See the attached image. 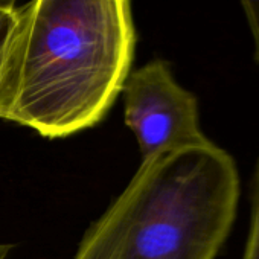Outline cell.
Returning <instances> with one entry per match:
<instances>
[{
	"label": "cell",
	"mask_w": 259,
	"mask_h": 259,
	"mask_svg": "<svg viewBox=\"0 0 259 259\" xmlns=\"http://www.w3.org/2000/svg\"><path fill=\"white\" fill-rule=\"evenodd\" d=\"M242 259H259V162L253 182V206L250 218V230L244 248Z\"/></svg>",
	"instance_id": "5b68a950"
},
{
	"label": "cell",
	"mask_w": 259,
	"mask_h": 259,
	"mask_svg": "<svg viewBox=\"0 0 259 259\" xmlns=\"http://www.w3.org/2000/svg\"><path fill=\"white\" fill-rule=\"evenodd\" d=\"M122 93L123 120L138 139L142 160L209 142L197 96L176 81L169 63L153 60L130 73Z\"/></svg>",
	"instance_id": "3957f363"
},
{
	"label": "cell",
	"mask_w": 259,
	"mask_h": 259,
	"mask_svg": "<svg viewBox=\"0 0 259 259\" xmlns=\"http://www.w3.org/2000/svg\"><path fill=\"white\" fill-rule=\"evenodd\" d=\"M253 40V58L259 64V0H239Z\"/></svg>",
	"instance_id": "8992f818"
},
{
	"label": "cell",
	"mask_w": 259,
	"mask_h": 259,
	"mask_svg": "<svg viewBox=\"0 0 259 259\" xmlns=\"http://www.w3.org/2000/svg\"><path fill=\"white\" fill-rule=\"evenodd\" d=\"M130 0H31L0 66V119L46 139L99 123L122 93L136 31Z\"/></svg>",
	"instance_id": "6da1fadb"
},
{
	"label": "cell",
	"mask_w": 259,
	"mask_h": 259,
	"mask_svg": "<svg viewBox=\"0 0 259 259\" xmlns=\"http://www.w3.org/2000/svg\"><path fill=\"white\" fill-rule=\"evenodd\" d=\"M17 0H0V11H16Z\"/></svg>",
	"instance_id": "ba28073f"
},
{
	"label": "cell",
	"mask_w": 259,
	"mask_h": 259,
	"mask_svg": "<svg viewBox=\"0 0 259 259\" xmlns=\"http://www.w3.org/2000/svg\"><path fill=\"white\" fill-rule=\"evenodd\" d=\"M120 204L117 198L85 232L75 259H111L120 233Z\"/></svg>",
	"instance_id": "277c9868"
},
{
	"label": "cell",
	"mask_w": 259,
	"mask_h": 259,
	"mask_svg": "<svg viewBox=\"0 0 259 259\" xmlns=\"http://www.w3.org/2000/svg\"><path fill=\"white\" fill-rule=\"evenodd\" d=\"M11 250H13L11 244H0V259H7Z\"/></svg>",
	"instance_id": "9c48e42d"
},
{
	"label": "cell",
	"mask_w": 259,
	"mask_h": 259,
	"mask_svg": "<svg viewBox=\"0 0 259 259\" xmlns=\"http://www.w3.org/2000/svg\"><path fill=\"white\" fill-rule=\"evenodd\" d=\"M17 20V10L16 11H0V66H2L5 51L13 32V28Z\"/></svg>",
	"instance_id": "52a82bcc"
},
{
	"label": "cell",
	"mask_w": 259,
	"mask_h": 259,
	"mask_svg": "<svg viewBox=\"0 0 259 259\" xmlns=\"http://www.w3.org/2000/svg\"><path fill=\"white\" fill-rule=\"evenodd\" d=\"M239 194L233 157L212 141L142 160L117 197L122 221L111 259H215Z\"/></svg>",
	"instance_id": "7a4b0ae2"
}]
</instances>
